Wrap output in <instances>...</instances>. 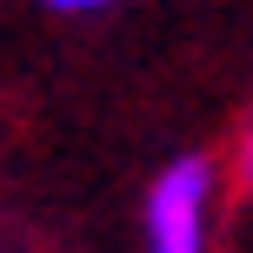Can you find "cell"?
<instances>
[{"label": "cell", "mask_w": 253, "mask_h": 253, "mask_svg": "<svg viewBox=\"0 0 253 253\" xmlns=\"http://www.w3.org/2000/svg\"><path fill=\"white\" fill-rule=\"evenodd\" d=\"M47 13H107V7H120V0H40Z\"/></svg>", "instance_id": "cell-2"}, {"label": "cell", "mask_w": 253, "mask_h": 253, "mask_svg": "<svg viewBox=\"0 0 253 253\" xmlns=\"http://www.w3.org/2000/svg\"><path fill=\"white\" fill-rule=\"evenodd\" d=\"M213 200H220V173L207 153H180L153 173L147 187V253H213Z\"/></svg>", "instance_id": "cell-1"}, {"label": "cell", "mask_w": 253, "mask_h": 253, "mask_svg": "<svg viewBox=\"0 0 253 253\" xmlns=\"http://www.w3.org/2000/svg\"><path fill=\"white\" fill-rule=\"evenodd\" d=\"M240 180H247V193H253V133H247V147H240Z\"/></svg>", "instance_id": "cell-3"}]
</instances>
